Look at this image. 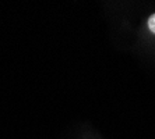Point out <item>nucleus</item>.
<instances>
[{"instance_id": "f257e3e1", "label": "nucleus", "mask_w": 155, "mask_h": 139, "mask_svg": "<svg viewBox=\"0 0 155 139\" xmlns=\"http://www.w3.org/2000/svg\"><path fill=\"white\" fill-rule=\"evenodd\" d=\"M148 28H150V31L152 33H155V13L148 18Z\"/></svg>"}]
</instances>
